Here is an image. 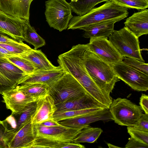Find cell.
<instances>
[{"mask_svg":"<svg viewBox=\"0 0 148 148\" xmlns=\"http://www.w3.org/2000/svg\"><path fill=\"white\" fill-rule=\"evenodd\" d=\"M128 8L120 6L113 0H110L100 7L94 8L82 16H73L68 29L80 28L103 21L118 18L123 19L128 14Z\"/></svg>","mask_w":148,"mask_h":148,"instance_id":"obj_1","label":"cell"},{"mask_svg":"<svg viewBox=\"0 0 148 148\" xmlns=\"http://www.w3.org/2000/svg\"><path fill=\"white\" fill-rule=\"evenodd\" d=\"M83 61L89 75L103 90L110 94L120 79L112 66L102 60L88 48L84 53Z\"/></svg>","mask_w":148,"mask_h":148,"instance_id":"obj_2","label":"cell"},{"mask_svg":"<svg viewBox=\"0 0 148 148\" xmlns=\"http://www.w3.org/2000/svg\"><path fill=\"white\" fill-rule=\"evenodd\" d=\"M108 109L113 120L121 126L134 125L143 114L140 106L126 98L119 97L114 99Z\"/></svg>","mask_w":148,"mask_h":148,"instance_id":"obj_3","label":"cell"},{"mask_svg":"<svg viewBox=\"0 0 148 148\" xmlns=\"http://www.w3.org/2000/svg\"><path fill=\"white\" fill-rule=\"evenodd\" d=\"M108 37V40L123 57L144 62L141 53L139 38L126 27L119 30H114Z\"/></svg>","mask_w":148,"mask_h":148,"instance_id":"obj_4","label":"cell"},{"mask_svg":"<svg viewBox=\"0 0 148 148\" xmlns=\"http://www.w3.org/2000/svg\"><path fill=\"white\" fill-rule=\"evenodd\" d=\"M85 93H87L79 82L66 72L49 86L48 94L54 99L56 105Z\"/></svg>","mask_w":148,"mask_h":148,"instance_id":"obj_5","label":"cell"},{"mask_svg":"<svg viewBox=\"0 0 148 148\" xmlns=\"http://www.w3.org/2000/svg\"><path fill=\"white\" fill-rule=\"evenodd\" d=\"M45 5V15L49 26L60 32L67 28L73 16L70 3L66 0H49Z\"/></svg>","mask_w":148,"mask_h":148,"instance_id":"obj_6","label":"cell"},{"mask_svg":"<svg viewBox=\"0 0 148 148\" xmlns=\"http://www.w3.org/2000/svg\"><path fill=\"white\" fill-rule=\"evenodd\" d=\"M33 124L34 138L43 137L66 142H73L81 130L90 125L80 127H72L60 124L55 126H46L42 124Z\"/></svg>","mask_w":148,"mask_h":148,"instance_id":"obj_7","label":"cell"},{"mask_svg":"<svg viewBox=\"0 0 148 148\" xmlns=\"http://www.w3.org/2000/svg\"><path fill=\"white\" fill-rule=\"evenodd\" d=\"M116 76L133 89L138 91L148 90V75L132 68L123 61L112 66Z\"/></svg>","mask_w":148,"mask_h":148,"instance_id":"obj_8","label":"cell"},{"mask_svg":"<svg viewBox=\"0 0 148 148\" xmlns=\"http://www.w3.org/2000/svg\"><path fill=\"white\" fill-rule=\"evenodd\" d=\"M88 49L103 61L112 66L123 61V58L108 37L90 38Z\"/></svg>","mask_w":148,"mask_h":148,"instance_id":"obj_9","label":"cell"},{"mask_svg":"<svg viewBox=\"0 0 148 148\" xmlns=\"http://www.w3.org/2000/svg\"><path fill=\"white\" fill-rule=\"evenodd\" d=\"M29 20L8 14L0 10V33L23 41Z\"/></svg>","mask_w":148,"mask_h":148,"instance_id":"obj_10","label":"cell"},{"mask_svg":"<svg viewBox=\"0 0 148 148\" xmlns=\"http://www.w3.org/2000/svg\"><path fill=\"white\" fill-rule=\"evenodd\" d=\"M36 102L35 110L32 116V123L40 124L53 119L57 108L54 99L49 94H47L39 98Z\"/></svg>","mask_w":148,"mask_h":148,"instance_id":"obj_11","label":"cell"},{"mask_svg":"<svg viewBox=\"0 0 148 148\" xmlns=\"http://www.w3.org/2000/svg\"><path fill=\"white\" fill-rule=\"evenodd\" d=\"M6 108L12 113L20 112L29 104L36 100L15 88L3 92L1 94Z\"/></svg>","mask_w":148,"mask_h":148,"instance_id":"obj_12","label":"cell"},{"mask_svg":"<svg viewBox=\"0 0 148 148\" xmlns=\"http://www.w3.org/2000/svg\"><path fill=\"white\" fill-rule=\"evenodd\" d=\"M65 72L59 65L52 69L37 70L21 79L18 82L17 85L27 83H38L49 86L60 78Z\"/></svg>","mask_w":148,"mask_h":148,"instance_id":"obj_13","label":"cell"},{"mask_svg":"<svg viewBox=\"0 0 148 148\" xmlns=\"http://www.w3.org/2000/svg\"><path fill=\"white\" fill-rule=\"evenodd\" d=\"M113 120L108 108L59 121L61 125L72 127H80L89 125L95 122Z\"/></svg>","mask_w":148,"mask_h":148,"instance_id":"obj_14","label":"cell"},{"mask_svg":"<svg viewBox=\"0 0 148 148\" xmlns=\"http://www.w3.org/2000/svg\"><path fill=\"white\" fill-rule=\"evenodd\" d=\"M56 106V111L58 112L92 108H108L95 101L87 93L69 99Z\"/></svg>","mask_w":148,"mask_h":148,"instance_id":"obj_15","label":"cell"},{"mask_svg":"<svg viewBox=\"0 0 148 148\" xmlns=\"http://www.w3.org/2000/svg\"><path fill=\"white\" fill-rule=\"evenodd\" d=\"M31 0H0V10L11 16L29 20Z\"/></svg>","mask_w":148,"mask_h":148,"instance_id":"obj_16","label":"cell"},{"mask_svg":"<svg viewBox=\"0 0 148 148\" xmlns=\"http://www.w3.org/2000/svg\"><path fill=\"white\" fill-rule=\"evenodd\" d=\"M125 27L139 38L148 34V10L134 13L124 23Z\"/></svg>","mask_w":148,"mask_h":148,"instance_id":"obj_17","label":"cell"},{"mask_svg":"<svg viewBox=\"0 0 148 148\" xmlns=\"http://www.w3.org/2000/svg\"><path fill=\"white\" fill-rule=\"evenodd\" d=\"M123 19L118 18L101 22L82 27L80 29L84 31L83 36L86 38L108 37L113 32L114 24Z\"/></svg>","mask_w":148,"mask_h":148,"instance_id":"obj_18","label":"cell"},{"mask_svg":"<svg viewBox=\"0 0 148 148\" xmlns=\"http://www.w3.org/2000/svg\"><path fill=\"white\" fill-rule=\"evenodd\" d=\"M32 118L14 133L9 148H29L34 139Z\"/></svg>","mask_w":148,"mask_h":148,"instance_id":"obj_19","label":"cell"},{"mask_svg":"<svg viewBox=\"0 0 148 148\" xmlns=\"http://www.w3.org/2000/svg\"><path fill=\"white\" fill-rule=\"evenodd\" d=\"M17 56L30 61L34 66L36 71L51 69L56 67L40 50L31 48L25 53Z\"/></svg>","mask_w":148,"mask_h":148,"instance_id":"obj_20","label":"cell"},{"mask_svg":"<svg viewBox=\"0 0 148 148\" xmlns=\"http://www.w3.org/2000/svg\"><path fill=\"white\" fill-rule=\"evenodd\" d=\"M0 72L7 79L17 86L18 82L28 75L4 58L0 59Z\"/></svg>","mask_w":148,"mask_h":148,"instance_id":"obj_21","label":"cell"},{"mask_svg":"<svg viewBox=\"0 0 148 148\" xmlns=\"http://www.w3.org/2000/svg\"><path fill=\"white\" fill-rule=\"evenodd\" d=\"M15 88L36 100L48 94L49 86L46 84L31 83L17 86Z\"/></svg>","mask_w":148,"mask_h":148,"instance_id":"obj_22","label":"cell"},{"mask_svg":"<svg viewBox=\"0 0 148 148\" xmlns=\"http://www.w3.org/2000/svg\"><path fill=\"white\" fill-rule=\"evenodd\" d=\"M110 0H71L70 4L72 11L78 16L88 12L98 3Z\"/></svg>","mask_w":148,"mask_h":148,"instance_id":"obj_23","label":"cell"},{"mask_svg":"<svg viewBox=\"0 0 148 148\" xmlns=\"http://www.w3.org/2000/svg\"><path fill=\"white\" fill-rule=\"evenodd\" d=\"M36 102L29 104L21 111L15 113H12L16 125L14 133L17 131L27 122L32 118L36 109Z\"/></svg>","mask_w":148,"mask_h":148,"instance_id":"obj_24","label":"cell"},{"mask_svg":"<svg viewBox=\"0 0 148 148\" xmlns=\"http://www.w3.org/2000/svg\"><path fill=\"white\" fill-rule=\"evenodd\" d=\"M102 132V130L99 127H89L84 128L74 139L73 142L93 143L98 139Z\"/></svg>","mask_w":148,"mask_h":148,"instance_id":"obj_25","label":"cell"},{"mask_svg":"<svg viewBox=\"0 0 148 148\" xmlns=\"http://www.w3.org/2000/svg\"><path fill=\"white\" fill-rule=\"evenodd\" d=\"M104 109H105L92 108L65 111H56L54 114L53 118L54 120L59 122Z\"/></svg>","mask_w":148,"mask_h":148,"instance_id":"obj_26","label":"cell"},{"mask_svg":"<svg viewBox=\"0 0 148 148\" xmlns=\"http://www.w3.org/2000/svg\"><path fill=\"white\" fill-rule=\"evenodd\" d=\"M23 41L32 44L35 49L45 45V40L37 34L34 28L31 26L29 23L26 29Z\"/></svg>","mask_w":148,"mask_h":148,"instance_id":"obj_27","label":"cell"},{"mask_svg":"<svg viewBox=\"0 0 148 148\" xmlns=\"http://www.w3.org/2000/svg\"><path fill=\"white\" fill-rule=\"evenodd\" d=\"M4 58L18 66L27 74H31L36 71L31 62L17 55H14Z\"/></svg>","mask_w":148,"mask_h":148,"instance_id":"obj_28","label":"cell"},{"mask_svg":"<svg viewBox=\"0 0 148 148\" xmlns=\"http://www.w3.org/2000/svg\"><path fill=\"white\" fill-rule=\"evenodd\" d=\"M66 142L43 137L35 138L29 148H62Z\"/></svg>","mask_w":148,"mask_h":148,"instance_id":"obj_29","label":"cell"},{"mask_svg":"<svg viewBox=\"0 0 148 148\" xmlns=\"http://www.w3.org/2000/svg\"><path fill=\"white\" fill-rule=\"evenodd\" d=\"M0 46L15 55H19L25 53L31 48L23 41L17 43L6 44L0 43Z\"/></svg>","mask_w":148,"mask_h":148,"instance_id":"obj_30","label":"cell"},{"mask_svg":"<svg viewBox=\"0 0 148 148\" xmlns=\"http://www.w3.org/2000/svg\"><path fill=\"white\" fill-rule=\"evenodd\" d=\"M118 5L127 8L145 10L148 7L146 0H113Z\"/></svg>","mask_w":148,"mask_h":148,"instance_id":"obj_31","label":"cell"},{"mask_svg":"<svg viewBox=\"0 0 148 148\" xmlns=\"http://www.w3.org/2000/svg\"><path fill=\"white\" fill-rule=\"evenodd\" d=\"M123 61L134 69L148 75V64L135 58L124 57Z\"/></svg>","mask_w":148,"mask_h":148,"instance_id":"obj_32","label":"cell"},{"mask_svg":"<svg viewBox=\"0 0 148 148\" xmlns=\"http://www.w3.org/2000/svg\"><path fill=\"white\" fill-rule=\"evenodd\" d=\"M13 134L8 131L2 121H0V148H9Z\"/></svg>","mask_w":148,"mask_h":148,"instance_id":"obj_33","label":"cell"},{"mask_svg":"<svg viewBox=\"0 0 148 148\" xmlns=\"http://www.w3.org/2000/svg\"><path fill=\"white\" fill-rule=\"evenodd\" d=\"M127 129L131 137L148 145V132L137 130L131 126H127Z\"/></svg>","mask_w":148,"mask_h":148,"instance_id":"obj_34","label":"cell"},{"mask_svg":"<svg viewBox=\"0 0 148 148\" xmlns=\"http://www.w3.org/2000/svg\"><path fill=\"white\" fill-rule=\"evenodd\" d=\"M16 84L4 76L0 72V94L16 87Z\"/></svg>","mask_w":148,"mask_h":148,"instance_id":"obj_35","label":"cell"},{"mask_svg":"<svg viewBox=\"0 0 148 148\" xmlns=\"http://www.w3.org/2000/svg\"><path fill=\"white\" fill-rule=\"evenodd\" d=\"M131 127L137 130L148 132V114L143 113L137 123Z\"/></svg>","mask_w":148,"mask_h":148,"instance_id":"obj_36","label":"cell"},{"mask_svg":"<svg viewBox=\"0 0 148 148\" xmlns=\"http://www.w3.org/2000/svg\"><path fill=\"white\" fill-rule=\"evenodd\" d=\"M125 148H148V145L143 143L136 139L131 137L126 145Z\"/></svg>","mask_w":148,"mask_h":148,"instance_id":"obj_37","label":"cell"},{"mask_svg":"<svg viewBox=\"0 0 148 148\" xmlns=\"http://www.w3.org/2000/svg\"><path fill=\"white\" fill-rule=\"evenodd\" d=\"M139 104L142 110L146 114H148V96L142 94L140 99Z\"/></svg>","mask_w":148,"mask_h":148,"instance_id":"obj_38","label":"cell"},{"mask_svg":"<svg viewBox=\"0 0 148 148\" xmlns=\"http://www.w3.org/2000/svg\"><path fill=\"white\" fill-rule=\"evenodd\" d=\"M19 41L13 38H10L3 33H0V43L6 44L17 43Z\"/></svg>","mask_w":148,"mask_h":148,"instance_id":"obj_39","label":"cell"},{"mask_svg":"<svg viewBox=\"0 0 148 148\" xmlns=\"http://www.w3.org/2000/svg\"><path fill=\"white\" fill-rule=\"evenodd\" d=\"M85 148V147L80 143L73 142H66L62 146V148Z\"/></svg>","mask_w":148,"mask_h":148,"instance_id":"obj_40","label":"cell"},{"mask_svg":"<svg viewBox=\"0 0 148 148\" xmlns=\"http://www.w3.org/2000/svg\"><path fill=\"white\" fill-rule=\"evenodd\" d=\"M40 124L44 126L49 127L58 126L60 125L59 122L53 119L45 121Z\"/></svg>","mask_w":148,"mask_h":148,"instance_id":"obj_41","label":"cell"},{"mask_svg":"<svg viewBox=\"0 0 148 148\" xmlns=\"http://www.w3.org/2000/svg\"><path fill=\"white\" fill-rule=\"evenodd\" d=\"M15 55L0 46V59L4 58Z\"/></svg>","mask_w":148,"mask_h":148,"instance_id":"obj_42","label":"cell"},{"mask_svg":"<svg viewBox=\"0 0 148 148\" xmlns=\"http://www.w3.org/2000/svg\"><path fill=\"white\" fill-rule=\"evenodd\" d=\"M107 145L108 147L110 148H121V147L114 145L110 143H108L107 144Z\"/></svg>","mask_w":148,"mask_h":148,"instance_id":"obj_43","label":"cell"},{"mask_svg":"<svg viewBox=\"0 0 148 148\" xmlns=\"http://www.w3.org/2000/svg\"><path fill=\"white\" fill-rule=\"evenodd\" d=\"M146 1H148V0H146Z\"/></svg>","mask_w":148,"mask_h":148,"instance_id":"obj_44","label":"cell"},{"mask_svg":"<svg viewBox=\"0 0 148 148\" xmlns=\"http://www.w3.org/2000/svg\"><path fill=\"white\" fill-rule=\"evenodd\" d=\"M33 0H31L32 1Z\"/></svg>","mask_w":148,"mask_h":148,"instance_id":"obj_45","label":"cell"},{"mask_svg":"<svg viewBox=\"0 0 148 148\" xmlns=\"http://www.w3.org/2000/svg\"><path fill=\"white\" fill-rule=\"evenodd\" d=\"M0 121H1L0 120Z\"/></svg>","mask_w":148,"mask_h":148,"instance_id":"obj_46","label":"cell"}]
</instances>
